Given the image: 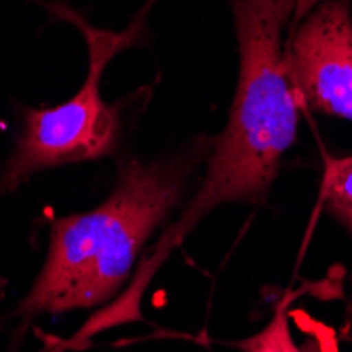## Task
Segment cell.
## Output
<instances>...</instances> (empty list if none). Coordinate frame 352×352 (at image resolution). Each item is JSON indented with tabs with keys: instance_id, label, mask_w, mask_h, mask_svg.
<instances>
[{
	"instance_id": "cell-1",
	"label": "cell",
	"mask_w": 352,
	"mask_h": 352,
	"mask_svg": "<svg viewBox=\"0 0 352 352\" xmlns=\"http://www.w3.org/2000/svg\"><path fill=\"white\" fill-rule=\"evenodd\" d=\"M239 41V82L228 122L213 144L197 195L158 239L126 296L91 329L138 321L154 272L215 207L260 203L270 192L285 152L296 144L302 100L292 74V36L302 0H230Z\"/></svg>"
},
{
	"instance_id": "cell-2",
	"label": "cell",
	"mask_w": 352,
	"mask_h": 352,
	"mask_svg": "<svg viewBox=\"0 0 352 352\" xmlns=\"http://www.w3.org/2000/svg\"><path fill=\"white\" fill-rule=\"evenodd\" d=\"M203 150L144 163L126 158L110 197L87 213L57 217L49 251L30 294L25 316L87 310L112 302L131 280L148 241L179 205Z\"/></svg>"
},
{
	"instance_id": "cell-3",
	"label": "cell",
	"mask_w": 352,
	"mask_h": 352,
	"mask_svg": "<svg viewBox=\"0 0 352 352\" xmlns=\"http://www.w3.org/2000/svg\"><path fill=\"white\" fill-rule=\"evenodd\" d=\"M82 32L89 49V72L74 98L53 108L28 110L15 150L0 175V197L47 169L110 156L118 148L120 110L102 100V76L112 57L135 45L140 23L124 32L100 30L72 9H55Z\"/></svg>"
},
{
	"instance_id": "cell-4",
	"label": "cell",
	"mask_w": 352,
	"mask_h": 352,
	"mask_svg": "<svg viewBox=\"0 0 352 352\" xmlns=\"http://www.w3.org/2000/svg\"><path fill=\"white\" fill-rule=\"evenodd\" d=\"M289 53L302 106L352 122L350 0H318L296 25Z\"/></svg>"
},
{
	"instance_id": "cell-5",
	"label": "cell",
	"mask_w": 352,
	"mask_h": 352,
	"mask_svg": "<svg viewBox=\"0 0 352 352\" xmlns=\"http://www.w3.org/2000/svg\"><path fill=\"white\" fill-rule=\"evenodd\" d=\"M321 199L325 209L352 236V156L331 158L325 165Z\"/></svg>"
},
{
	"instance_id": "cell-6",
	"label": "cell",
	"mask_w": 352,
	"mask_h": 352,
	"mask_svg": "<svg viewBox=\"0 0 352 352\" xmlns=\"http://www.w3.org/2000/svg\"><path fill=\"white\" fill-rule=\"evenodd\" d=\"M243 352H302L296 344L289 327V314H287V304H280L268 325L255 336L241 340L236 344Z\"/></svg>"
}]
</instances>
